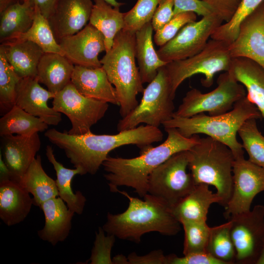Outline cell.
I'll use <instances>...</instances> for the list:
<instances>
[{
    "instance_id": "7dc6e473",
    "label": "cell",
    "mask_w": 264,
    "mask_h": 264,
    "mask_svg": "<svg viewBox=\"0 0 264 264\" xmlns=\"http://www.w3.org/2000/svg\"><path fill=\"white\" fill-rule=\"evenodd\" d=\"M41 13L47 20L52 15L58 0H30Z\"/></svg>"
},
{
    "instance_id": "f6af8a7d",
    "label": "cell",
    "mask_w": 264,
    "mask_h": 264,
    "mask_svg": "<svg viewBox=\"0 0 264 264\" xmlns=\"http://www.w3.org/2000/svg\"><path fill=\"white\" fill-rule=\"evenodd\" d=\"M201 0L209 4L225 22L231 20L241 1V0Z\"/></svg>"
},
{
    "instance_id": "484cf974",
    "label": "cell",
    "mask_w": 264,
    "mask_h": 264,
    "mask_svg": "<svg viewBox=\"0 0 264 264\" xmlns=\"http://www.w3.org/2000/svg\"><path fill=\"white\" fill-rule=\"evenodd\" d=\"M74 66L61 54L44 53L39 63L36 78L49 91L56 94L71 82Z\"/></svg>"
},
{
    "instance_id": "4fadbf2b",
    "label": "cell",
    "mask_w": 264,
    "mask_h": 264,
    "mask_svg": "<svg viewBox=\"0 0 264 264\" xmlns=\"http://www.w3.org/2000/svg\"><path fill=\"white\" fill-rule=\"evenodd\" d=\"M223 22L220 16L213 13L187 23L156 51L159 58L168 63L196 55L203 49L209 38Z\"/></svg>"
},
{
    "instance_id": "74e56055",
    "label": "cell",
    "mask_w": 264,
    "mask_h": 264,
    "mask_svg": "<svg viewBox=\"0 0 264 264\" xmlns=\"http://www.w3.org/2000/svg\"><path fill=\"white\" fill-rule=\"evenodd\" d=\"M181 224L184 231L183 255L207 252L211 227L206 221H183Z\"/></svg>"
},
{
    "instance_id": "816d5d0a",
    "label": "cell",
    "mask_w": 264,
    "mask_h": 264,
    "mask_svg": "<svg viewBox=\"0 0 264 264\" xmlns=\"http://www.w3.org/2000/svg\"><path fill=\"white\" fill-rule=\"evenodd\" d=\"M256 264H264V244L261 249Z\"/></svg>"
},
{
    "instance_id": "83f0119b",
    "label": "cell",
    "mask_w": 264,
    "mask_h": 264,
    "mask_svg": "<svg viewBox=\"0 0 264 264\" xmlns=\"http://www.w3.org/2000/svg\"><path fill=\"white\" fill-rule=\"evenodd\" d=\"M19 183L33 196V205L39 207L44 201L59 196L56 180L44 171L40 155L36 156Z\"/></svg>"
},
{
    "instance_id": "1f68e13d",
    "label": "cell",
    "mask_w": 264,
    "mask_h": 264,
    "mask_svg": "<svg viewBox=\"0 0 264 264\" xmlns=\"http://www.w3.org/2000/svg\"><path fill=\"white\" fill-rule=\"evenodd\" d=\"M41 118L32 115L14 105L0 119V136L7 135L29 136L48 128Z\"/></svg>"
},
{
    "instance_id": "f5cc1de1",
    "label": "cell",
    "mask_w": 264,
    "mask_h": 264,
    "mask_svg": "<svg viewBox=\"0 0 264 264\" xmlns=\"http://www.w3.org/2000/svg\"><path fill=\"white\" fill-rule=\"evenodd\" d=\"M108 3L110 4L114 7H120L122 5L123 3L119 2L116 0H104Z\"/></svg>"
},
{
    "instance_id": "f907efd6",
    "label": "cell",
    "mask_w": 264,
    "mask_h": 264,
    "mask_svg": "<svg viewBox=\"0 0 264 264\" xmlns=\"http://www.w3.org/2000/svg\"><path fill=\"white\" fill-rule=\"evenodd\" d=\"M112 262L113 264H128V261L127 258H126L125 256H124L122 255H118L116 256H115L112 259Z\"/></svg>"
},
{
    "instance_id": "277c9868",
    "label": "cell",
    "mask_w": 264,
    "mask_h": 264,
    "mask_svg": "<svg viewBox=\"0 0 264 264\" xmlns=\"http://www.w3.org/2000/svg\"><path fill=\"white\" fill-rule=\"evenodd\" d=\"M262 118L256 107L246 96L237 102L233 109L225 113L211 116L201 113L187 118L174 116L162 125L164 129H177L186 137L198 134L209 136L227 146L236 159L244 156L242 144L237 138L239 130L247 119Z\"/></svg>"
},
{
    "instance_id": "7a4b0ae2",
    "label": "cell",
    "mask_w": 264,
    "mask_h": 264,
    "mask_svg": "<svg viewBox=\"0 0 264 264\" xmlns=\"http://www.w3.org/2000/svg\"><path fill=\"white\" fill-rule=\"evenodd\" d=\"M165 130L168 135L164 142L155 147L150 145L141 148L138 156L132 158L108 156L102 166L108 173L104 176L111 192H116L119 186H125L133 188L143 198L148 194L151 173L173 154L190 150L200 138L198 134L185 137L174 128Z\"/></svg>"
},
{
    "instance_id": "5b68a950",
    "label": "cell",
    "mask_w": 264,
    "mask_h": 264,
    "mask_svg": "<svg viewBox=\"0 0 264 264\" xmlns=\"http://www.w3.org/2000/svg\"><path fill=\"white\" fill-rule=\"evenodd\" d=\"M135 41L134 33L121 30L115 37L111 48L100 60L115 89L122 118L138 105L137 95L144 90L135 63Z\"/></svg>"
},
{
    "instance_id": "52a82bcc",
    "label": "cell",
    "mask_w": 264,
    "mask_h": 264,
    "mask_svg": "<svg viewBox=\"0 0 264 264\" xmlns=\"http://www.w3.org/2000/svg\"><path fill=\"white\" fill-rule=\"evenodd\" d=\"M233 59L228 44L211 39L203 49L196 55L167 63L165 67L173 96L175 98L177 88L185 80L198 74L204 76L201 79L203 87H211L216 73L229 71Z\"/></svg>"
},
{
    "instance_id": "d6a6232c",
    "label": "cell",
    "mask_w": 264,
    "mask_h": 264,
    "mask_svg": "<svg viewBox=\"0 0 264 264\" xmlns=\"http://www.w3.org/2000/svg\"><path fill=\"white\" fill-rule=\"evenodd\" d=\"M13 40L29 41L39 45L44 53L63 55L61 48L54 35L48 20L35 6L34 18L31 26L26 32L16 35L7 41Z\"/></svg>"
},
{
    "instance_id": "8992f818",
    "label": "cell",
    "mask_w": 264,
    "mask_h": 264,
    "mask_svg": "<svg viewBox=\"0 0 264 264\" xmlns=\"http://www.w3.org/2000/svg\"><path fill=\"white\" fill-rule=\"evenodd\" d=\"M188 168L196 184L214 186L224 208L233 191V167L234 155L224 144L206 136L190 150Z\"/></svg>"
},
{
    "instance_id": "d590c367",
    "label": "cell",
    "mask_w": 264,
    "mask_h": 264,
    "mask_svg": "<svg viewBox=\"0 0 264 264\" xmlns=\"http://www.w3.org/2000/svg\"><path fill=\"white\" fill-rule=\"evenodd\" d=\"M256 119H247L238 131L248 160L264 168V136L258 129Z\"/></svg>"
},
{
    "instance_id": "ee69618b",
    "label": "cell",
    "mask_w": 264,
    "mask_h": 264,
    "mask_svg": "<svg viewBox=\"0 0 264 264\" xmlns=\"http://www.w3.org/2000/svg\"><path fill=\"white\" fill-rule=\"evenodd\" d=\"M174 0H162L157 7L151 21L155 31L160 29L174 17Z\"/></svg>"
},
{
    "instance_id": "ffe728a7",
    "label": "cell",
    "mask_w": 264,
    "mask_h": 264,
    "mask_svg": "<svg viewBox=\"0 0 264 264\" xmlns=\"http://www.w3.org/2000/svg\"><path fill=\"white\" fill-rule=\"evenodd\" d=\"M71 82L85 97L119 106L116 92L102 66H74Z\"/></svg>"
},
{
    "instance_id": "8d00e7d4",
    "label": "cell",
    "mask_w": 264,
    "mask_h": 264,
    "mask_svg": "<svg viewBox=\"0 0 264 264\" xmlns=\"http://www.w3.org/2000/svg\"><path fill=\"white\" fill-rule=\"evenodd\" d=\"M21 79L7 61L0 46V110L2 115L15 105L16 89Z\"/></svg>"
},
{
    "instance_id": "e575fe53",
    "label": "cell",
    "mask_w": 264,
    "mask_h": 264,
    "mask_svg": "<svg viewBox=\"0 0 264 264\" xmlns=\"http://www.w3.org/2000/svg\"><path fill=\"white\" fill-rule=\"evenodd\" d=\"M263 1L264 0H241L231 20L217 27L211 35V39L224 42L229 45L237 38L242 21Z\"/></svg>"
},
{
    "instance_id": "6da1fadb",
    "label": "cell",
    "mask_w": 264,
    "mask_h": 264,
    "mask_svg": "<svg viewBox=\"0 0 264 264\" xmlns=\"http://www.w3.org/2000/svg\"><path fill=\"white\" fill-rule=\"evenodd\" d=\"M44 136L52 144L63 150L75 168L83 174L95 175L112 150L127 145H136L140 149L161 141L162 131L146 125L119 132L116 134H95L91 131L81 135L69 134L51 129Z\"/></svg>"
},
{
    "instance_id": "5bb4252c",
    "label": "cell",
    "mask_w": 264,
    "mask_h": 264,
    "mask_svg": "<svg viewBox=\"0 0 264 264\" xmlns=\"http://www.w3.org/2000/svg\"><path fill=\"white\" fill-rule=\"evenodd\" d=\"M264 191V168L257 165L244 156L236 158L233 167V191L225 207L224 217L250 210L252 201Z\"/></svg>"
},
{
    "instance_id": "7c38bea8",
    "label": "cell",
    "mask_w": 264,
    "mask_h": 264,
    "mask_svg": "<svg viewBox=\"0 0 264 264\" xmlns=\"http://www.w3.org/2000/svg\"><path fill=\"white\" fill-rule=\"evenodd\" d=\"M230 234L237 264H256L264 244V206L231 216Z\"/></svg>"
},
{
    "instance_id": "f1b7e54d",
    "label": "cell",
    "mask_w": 264,
    "mask_h": 264,
    "mask_svg": "<svg viewBox=\"0 0 264 264\" xmlns=\"http://www.w3.org/2000/svg\"><path fill=\"white\" fill-rule=\"evenodd\" d=\"M45 154L56 172L57 178L55 180L59 197L66 203L69 209L78 215L82 214L85 206L86 198L79 191L74 193L71 185L72 179L75 175H83L82 169L79 168L70 169L64 167L56 160L53 149L50 145L46 147Z\"/></svg>"
},
{
    "instance_id": "f546056e",
    "label": "cell",
    "mask_w": 264,
    "mask_h": 264,
    "mask_svg": "<svg viewBox=\"0 0 264 264\" xmlns=\"http://www.w3.org/2000/svg\"><path fill=\"white\" fill-rule=\"evenodd\" d=\"M0 15V41L2 43L29 29L33 22L35 6L30 0L18 1Z\"/></svg>"
},
{
    "instance_id": "8fae6325",
    "label": "cell",
    "mask_w": 264,
    "mask_h": 264,
    "mask_svg": "<svg viewBox=\"0 0 264 264\" xmlns=\"http://www.w3.org/2000/svg\"><path fill=\"white\" fill-rule=\"evenodd\" d=\"M52 105L56 111L69 118L71 128L67 132L73 135L90 132L91 127L104 117L109 108V103L81 94L71 82L55 94Z\"/></svg>"
},
{
    "instance_id": "836d02e7",
    "label": "cell",
    "mask_w": 264,
    "mask_h": 264,
    "mask_svg": "<svg viewBox=\"0 0 264 264\" xmlns=\"http://www.w3.org/2000/svg\"><path fill=\"white\" fill-rule=\"evenodd\" d=\"M231 222L211 227L206 251L223 264L236 263V250L230 234Z\"/></svg>"
},
{
    "instance_id": "681fc988",
    "label": "cell",
    "mask_w": 264,
    "mask_h": 264,
    "mask_svg": "<svg viewBox=\"0 0 264 264\" xmlns=\"http://www.w3.org/2000/svg\"><path fill=\"white\" fill-rule=\"evenodd\" d=\"M18 1L19 0H0V13L9 6Z\"/></svg>"
},
{
    "instance_id": "44dd1931",
    "label": "cell",
    "mask_w": 264,
    "mask_h": 264,
    "mask_svg": "<svg viewBox=\"0 0 264 264\" xmlns=\"http://www.w3.org/2000/svg\"><path fill=\"white\" fill-rule=\"evenodd\" d=\"M44 216V225L38 231L39 238L53 246L64 242L68 236L72 227L74 212L68 209L60 197L50 198L40 207Z\"/></svg>"
},
{
    "instance_id": "60d3db41",
    "label": "cell",
    "mask_w": 264,
    "mask_h": 264,
    "mask_svg": "<svg viewBox=\"0 0 264 264\" xmlns=\"http://www.w3.org/2000/svg\"><path fill=\"white\" fill-rule=\"evenodd\" d=\"M105 232L101 227L98 228V232H96L94 245L88 260L91 264H113L111 251L116 237L108 234L106 235Z\"/></svg>"
},
{
    "instance_id": "9c48e42d",
    "label": "cell",
    "mask_w": 264,
    "mask_h": 264,
    "mask_svg": "<svg viewBox=\"0 0 264 264\" xmlns=\"http://www.w3.org/2000/svg\"><path fill=\"white\" fill-rule=\"evenodd\" d=\"M217 84L214 89L205 93L196 88L191 89L174 116L187 118L205 112L211 116L222 114L231 110L237 102L246 96L244 87L228 72L220 75Z\"/></svg>"
},
{
    "instance_id": "3957f363",
    "label": "cell",
    "mask_w": 264,
    "mask_h": 264,
    "mask_svg": "<svg viewBox=\"0 0 264 264\" xmlns=\"http://www.w3.org/2000/svg\"><path fill=\"white\" fill-rule=\"evenodd\" d=\"M119 192L129 201L123 213H108L107 221L102 228L108 234L121 240L136 243L141 237L151 232L163 235L174 236L181 230V223L174 216L172 208L159 198L147 194L141 200L131 196L125 191Z\"/></svg>"
},
{
    "instance_id": "30bf717a",
    "label": "cell",
    "mask_w": 264,
    "mask_h": 264,
    "mask_svg": "<svg viewBox=\"0 0 264 264\" xmlns=\"http://www.w3.org/2000/svg\"><path fill=\"white\" fill-rule=\"evenodd\" d=\"M189 150L178 152L158 166L150 175L148 193L166 203L172 209L195 188L190 172H187Z\"/></svg>"
},
{
    "instance_id": "e0dca14e",
    "label": "cell",
    "mask_w": 264,
    "mask_h": 264,
    "mask_svg": "<svg viewBox=\"0 0 264 264\" xmlns=\"http://www.w3.org/2000/svg\"><path fill=\"white\" fill-rule=\"evenodd\" d=\"M36 78H21L16 89L15 105L42 119L48 125L56 126L62 121L61 113L47 105L55 94L42 87Z\"/></svg>"
},
{
    "instance_id": "b9f144b4",
    "label": "cell",
    "mask_w": 264,
    "mask_h": 264,
    "mask_svg": "<svg viewBox=\"0 0 264 264\" xmlns=\"http://www.w3.org/2000/svg\"><path fill=\"white\" fill-rule=\"evenodd\" d=\"M185 12H192L202 17L216 13L209 4L201 0H174V16Z\"/></svg>"
},
{
    "instance_id": "f35d334b",
    "label": "cell",
    "mask_w": 264,
    "mask_h": 264,
    "mask_svg": "<svg viewBox=\"0 0 264 264\" xmlns=\"http://www.w3.org/2000/svg\"><path fill=\"white\" fill-rule=\"evenodd\" d=\"M162 0H137L134 6L124 13L123 30L135 33L151 22L154 12Z\"/></svg>"
},
{
    "instance_id": "d4e9b609",
    "label": "cell",
    "mask_w": 264,
    "mask_h": 264,
    "mask_svg": "<svg viewBox=\"0 0 264 264\" xmlns=\"http://www.w3.org/2000/svg\"><path fill=\"white\" fill-rule=\"evenodd\" d=\"M209 186L204 183L197 184L189 194L172 208L174 216L180 223L183 221H206L211 205L220 204V198Z\"/></svg>"
},
{
    "instance_id": "4316f807",
    "label": "cell",
    "mask_w": 264,
    "mask_h": 264,
    "mask_svg": "<svg viewBox=\"0 0 264 264\" xmlns=\"http://www.w3.org/2000/svg\"><path fill=\"white\" fill-rule=\"evenodd\" d=\"M154 29L150 22L135 33V55L141 81L149 83L156 77L159 69L167 63L162 61L154 48Z\"/></svg>"
},
{
    "instance_id": "9a60e30c",
    "label": "cell",
    "mask_w": 264,
    "mask_h": 264,
    "mask_svg": "<svg viewBox=\"0 0 264 264\" xmlns=\"http://www.w3.org/2000/svg\"><path fill=\"white\" fill-rule=\"evenodd\" d=\"M63 55L74 65L89 68L102 66L99 53L106 51L102 33L89 23L78 32L58 41Z\"/></svg>"
},
{
    "instance_id": "bcb514c9",
    "label": "cell",
    "mask_w": 264,
    "mask_h": 264,
    "mask_svg": "<svg viewBox=\"0 0 264 264\" xmlns=\"http://www.w3.org/2000/svg\"><path fill=\"white\" fill-rule=\"evenodd\" d=\"M166 256L162 250H156L143 256L132 252L128 255L127 259L128 264H166Z\"/></svg>"
},
{
    "instance_id": "db71d44e",
    "label": "cell",
    "mask_w": 264,
    "mask_h": 264,
    "mask_svg": "<svg viewBox=\"0 0 264 264\" xmlns=\"http://www.w3.org/2000/svg\"><path fill=\"white\" fill-rule=\"evenodd\" d=\"M24 0H19V1L20 2H22Z\"/></svg>"
},
{
    "instance_id": "603a6c76",
    "label": "cell",
    "mask_w": 264,
    "mask_h": 264,
    "mask_svg": "<svg viewBox=\"0 0 264 264\" xmlns=\"http://www.w3.org/2000/svg\"><path fill=\"white\" fill-rule=\"evenodd\" d=\"M246 91V98L264 118V68L246 58H233L228 71Z\"/></svg>"
},
{
    "instance_id": "7402d4cb",
    "label": "cell",
    "mask_w": 264,
    "mask_h": 264,
    "mask_svg": "<svg viewBox=\"0 0 264 264\" xmlns=\"http://www.w3.org/2000/svg\"><path fill=\"white\" fill-rule=\"evenodd\" d=\"M33 198L19 183L0 182V218L8 226L23 221L30 212Z\"/></svg>"
},
{
    "instance_id": "d6986e66",
    "label": "cell",
    "mask_w": 264,
    "mask_h": 264,
    "mask_svg": "<svg viewBox=\"0 0 264 264\" xmlns=\"http://www.w3.org/2000/svg\"><path fill=\"white\" fill-rule=\"evenodd\" d=\"M92 0H58L48 20L57 42L82 30L89 22Z\"/></svg>"
},
{
    "instance_id": "c3c4849f",
    "label": "cell",
    "mask_w": 264,
    "mask_h": 264,
    "mask_svg": "<svg viewBox=\"0 0 264 264\" xmlns=\"http://www.w3.org/2000/svg\"><path fill=\"white\" fill-rule=\"evenodd\" d=\"M11 180V173L2 157L1 152L0 154V182Z\"/></svg>"
},
{
    "instance_id": "4dcf8cb0",
    "label": "cell",
    "mask_w": 264,
    "mask_h": 264,
    "mask_svg": "<svg viewBox=\"0 0 264 264\" xmlns=\"http://www.w3.org/2000/svg\"><path fill=\"white\" fill-rule=\"evenodd\" d=\"M104 0H94L88 23L98 29L105 38L106 51L112 46L117 34L124 25V13Z\"/></svg>"
},
{
    "instance_id": "ab89813d",
    "label": "cell",
    "mask_w": 264,
    "mask_h": 264,
    "mask_svg": "<svg viewBox=\"0 0 264 264\" xmlns=\"http://www.w3.org/2000/svg\"><path fill=\"white\" fill-rule=\"evenodd\" d=\"M197 14L192 12H185L174 16L160 29L155 31L154 40L160 47L172 39L187 23L196 21Z\"/></svg>"
},
{
    "instance_id": "ac0fdd59",
    "label": "cell",
    "mask_w": 264,
    "mask_h": 264,
    "mask_svg": "<svg viewBox=\"0 0 264 264\" xmlns=\"http://www.w3.org/2000/svg\"><path fill=\"white\" fill-rule=\"evenodd\" d=\"M1 137L3 160L11 173V180L19 183L41 148L38 132Z\"/></svg>"
},
{
    "instance_id": "ba28073f",
    "label": "cell",
    "mask_w": 264,
    "mask_h": 264,
    "mask_svg": "<svg viewBox=\"0 0 264 264\" xmlns=\"http://www.w3.org/2000/svg\"><path fill=\"white\" fill-rule=\"evenodd\" d=\"M174 99L165 66L159 69L156 77L144 88L138 105L119 121L117 131L134 129L142 123L159 128L173 117Z\"/></svg>"
},
{
    "instance_id": "2e32d148",
    "label": "cell",
    "mask_w": 264,
    "mask_h": 264,
    "mask_svg": "<svg viewBox=\"0 0 264 264\" xmlns=\"http://www.w3.org/2000/svg\"><path fill=\"white\" fill-rule=\"evenodd\" d=\"M229 50L233 58H246L264 68V1L241 23Z\"/></svg>"
},
{
    "instance_id": "cb8c5ba5",
    "label": "cell",
    "mask_w": 264,
    "mask_h": 264,
    "mask_svg": "<svg viewBox=\"0 0 264 264\" xmlns=\"http://www.w3.org/2000/svg\"><path fill=\"white\" fill-rule=\"evenodd\" d=\"M8 63L21 78H36L39 61L44 53L29 41H9L1 43Z\"/></svg>"
},
{
    "instance_id": "7bdbcfd3",
    "label": "cell",
    "mask_w": 264,
    "mask_h": 264,
    "mask_svg": "<svg viewBox=\"0 0 264 264\" xmlns=\"http://www.w3.org/2000/svg\"><path fill=\"white\" fill-rule=\"evenodd\" d=\"M166 257V264H223L207 252L191 253L183 257L172 254Z\"/></svg>"
}]
</instances>
